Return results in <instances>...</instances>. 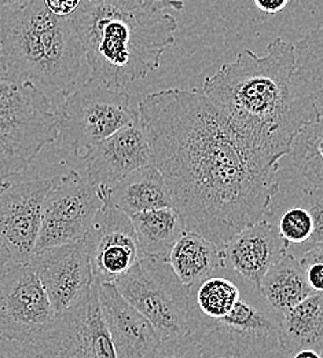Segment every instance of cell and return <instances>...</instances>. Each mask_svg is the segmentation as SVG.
Wrapping results in <instances>:
<instances>
[{
    "label": "cell",
    "mask_w": 323,
    "mask_h": 358,
    "mask_svg": "<svg viewBox=\"0 0 323 358\" xmlns=\"http://www.w3.org/2000/svg\"><path fill=\"white\" fill-rule=\"evenodd\" d=\"M138 110L153 164L187 230L223 250L271 211L279 166L252 153L202 90L150 92L142 96Z\"/></svg>",
    "instance_id": "6da1fadb"
},
{
    "label": "cell",
    "mask_w": 323,
    "mask_h": 358,
    "mask_svg": "<svg viewBox=\"0 0 323 358\" xmlns=\"http://www.w3.org/2000/svg\"><path fill=\"white\" fill-rule=\"evenodd\" d=\"M202 92L236 138L256 156L279 166L294 138L321 112L297 73L294 45L282 38L264 55L242 50L204 80Z\"/></svg>",
    "instance_id": "7a4b0ae2"
},
{
    "label": "cell",
    "mask_w": 323,
    "mask_h": 358,
    "mask_svg": "<svg viewBox=\"0 0 323 358\" xmlns=\"http://www.w3.org/2000/svg\"><path fill=\"white\" fill-rule=\"evenodd\" d=\"M70 20L90 79L112 89L147 78L176 42L175 17L147 0H83Z\"/></svg>",
    "instance_id": "3957f363"
},
{
    "label": "cell",
    "mask_w": 323,
    "mask_h": 358,
    "mask_svg": "<svg viewBox=\"0 0 323 358\" xmlns=\"http://www.w3.org/2000/svg\"><path fill=\"white\" fill-rule=\"evenodd\" d=\"M0 45L4 82L31 83L50 99H63L90 79L70 17H57L43 0L0 18Z\"/></svg>",
    "instance_id": "277c9868"
},
{
    "label": "cell",
    "mask_w": 323,
    "mask_h": 358,
    "mask_svg": "<svg viewBox=\"0 0 323 358\" xmlns=\"http://www.w3.org/2000/svg\"><path fill=\"white\" fill-rule=\"evenodd\" d=\"M57 136V110L43 91L0 82V183L21 174Z\"/></svg>",
    "instance_id": "5b68a950"
},
{
    "label": "cell",
    "mask_w": 323,
    "mask_h": 358,
    "mask_svg": "<svg viewBox=\"0 0 323 358\" xmlns=\"http://www.w3.org/2000/svg\"><path fill=\"white\" fill-rule=\"evenodd\" d=\"M55 110L57 142L79 159L103 139L139 120L138 108L126 90L112 89L93 79L66 95Z\"/></svg>",
    "instance_id": "8992f818"
},
{
    "label": "cell",
    "mask_w": 323,
    "mask_h": 358,
    "mask_svg": "<svg viewBox=\"0 0 323 358\" xmlns=\"http://www.w3.org/2000/svg\"><path fill=\"white\" fill-rule=\"evenodd\" d=\"M238 281L241 296L231 313L215 321L195 318L191 335L202 348L249 358H283L280 315L260 289Z\"/></svg>",
    "instance_id": "52a82bcc"
},
{
    "label": "cell",
    "mask_w": 323,
    "mask_h": 358,
    "mask_svg": "<svg viewBox=\"0 0 323 358\" xmlns=\"http://www.w3.org/2000/svg\"><path fill=\"white\" fill-rule=\"evenodd\" d=\"M114 285L151 322L164 342L193 332L191 291L181 282L167 259L143 257Z\"/></svg>",
    "instance_id": "ba28073f"
},
{
    "label": "cell",
    "mask_w": 323,
    "mask_h": 358,
    "mask_svg": "<svg viewBox=\"0 0 323 358\" xmlns=\"http://www.w3.org/2000/svg\"><path fill=\"white\" fill-rule=\"evenodd\" d=\"M109 190V186H95L75 170L57 177L45 200L33 254L84 240Z\"/></svg>",
    "instance_id": "9c48e42d"
},
{
    "label": "cell",
    "mask_w": 323,
    "mask_h": 358,
    "mask_svg": "<svg viewBox=\"0 0 323 358\" xmlns=\"http://www.w3.org/2000/svg\"><path fill=\"white\" fill-rule=\"evenodd\" d=\"M32 345L43 358H119L102 315L96 282L73 306L55 314Z\"/></svg>",
    "instance_id": "30bf717a"
},
{
    "label": "cell",
    "mask_w": 323,
    "mask_h": 358,
    "mask_svg": "<svg viewBox=\"0 0 323 358\" xmlns=\"http://www.w3.org/2000/svg\"><path fill=\"white\" fill-rule=\"evenodd\" d=\"M55 317L38 274L11 265L0 274V338L33 343Z\"/></svg>",
    "instance_id": "8fae6325"
},
{
    "label": "cell",
    "mask_w": 323,
    "mask_h": 358,
    "mask_svg": "<svg viewBox=\"0 0 323 358\" xmlns=\"http://www.w3.org/2000/svg\"><path fill=\"white\" fill-rule=\"evenodd\" d=\"M55 178L0 183V240L17 265H28L38 243L43 206Z\"/></svg>",
    "instance_id": "7c38bea8"
},
{
    "label": "cell",
    "mask_w": 323,
    "mask_h": 358,
    "mask_svg": "<svg viewBox=\"0 0 323 358\" xmlns=\"http://www.w3.org/2000/svg\"><path fill=\"white\" fill-rule=\"evenodd\" d=\"M96 284H114L144 257L131 218L109 196L84 238Z\"/></svg>",
    "instance_id": "4fadbf2b"
},
{
    "label": "cell",
    "mask_w": 323,
    "mask_h": 358,
    "mask_svg": "<svg viewBox=\"0 0 323 358\" xmlns=\"http://www.w3.org/2000/svg\"><path fill=\"white\" fill-rule=\"evenodd\" d=\"M28 265L38 274L55 314L73 306L95 282L84 240L33 254Z\"/></svg>",
    "instance_id": "5bb4252c"
},
{
    "label": "cell",
    "mask_w": 323,
    "mask_h": 358,
    "mask_svg": "<svg viewBox=\"0 0 323 358\" xmlns=\"http://www.w3.org/2000/svg\"><path fill=\"white\" fill-rule=\"evenodd\" d=\"M82 160L86 164L89 182L109 187L140 169L151 166L153 153L140 117L95 145Z\"/></svg>",
    "instance_id": "9a60e30c"
},
{
    "label": "cell",
    "mask_w": 323,
    "mask_h": 358,
    "mask_svg": "<svg viewBox=\"0 0 323 358\" xmlns=\"http://www.w3.org/2000/svg\"><path fill=\"white\" fill-rule=\"evenodd\" d=\"M286 255L277 226L266 218L235 234L223 248L226 270L257 289L266 273Z\"/></svg>",
    "instance_id": "2e32d148"
},
{
    "label": "cell",
    "mask_w": 323,
    "mask_h": 358,
    "mask_svg": "<svg viewBox=\"0 0 323 358\" xmlns=\"http://www.w3.org/2000/svg\"><path fill=\"white\" fill-rule=\"evenodd\" d=\"M103 320L119 358H153L164 341L151 322L130 305L114 284H96Z\"/></svg>",
    "instance_id": "e0dca14e"
},
{
    "label": "cell",
    "mask_w": 323,
    "mask_h": 358,
    "mask_svg": "<svg viewBox=\"0 0 323 358\" xmlns=\"http://www.w3.org/2000/svg\"><path fill=\"white\" fill-rule=\"evenodd\" d=\"M110 200L128 217L150 210L175 207L171 190L154 164L143 167L110 186Z\"/></svg>",
    "instance_id": "ac0fdd59"
},
{
    "label": "cell",
    "mask_w": 323,
    "mask_h": 358,
    "mask_svg": "<svg viewBox=\"0 0 323 358\" xmlns=\"http://www.w3.org/2000/svg\"><path fill=\"white\" fill-rule=\"evenodd\" d=\"M167 262L188 289L225 268L223 250L190 230L174 245Z\"/></svg>",
    "instance_id": "d6986e66"
},
{
    "label": "cell",
    "mask_w": 323,
    "mask_h": 358,
    "mask_svg": "<svg viewBox=\"0 0 323 358\" xmlns=\"http://www.w3.org/2000/svg\"><path fill=\"white\" fill-rule=\"evenodd\" d=\"M130 218L144 257L167 259L174 245L187 231L183 217L175 207L150 210Z\"/></svg>",
    "instance_id": "ffe728a7"
},
{
    "label": "cell",
    "mask_w": 323,
    "mask_h": 358,
    "mask_svg": "<svg viewBox=\"0 0 323 358\" xmlns=\"http://www.w3.org/2000/svg\"><path fill=\"white\" fill-rule=\"evenodd\" d=\"M283 356L300 349L323 352V295H311L280 315Z\"/></svg>",
    "instance_id": "44dd1931"
},
{
    "label": "cell",
    "mask_w": 323,
    "mask_h": 358,
    "mask_svg": "<svg viewBox=\"0 0 323 358\" xmlns=\"http://www.w3.org/2000/svg\"><path fill=\"white\" fill-rule=\"evenodd\" d=\"M260 291L279 315L286 313L311 295H315L307 284L301 262L290 254L266 273L262 280Z\"/></svg>",
    "instance_id": "7402d4cb"
},
{
    "label": "cell",
    "mask_w": 323,
    "mask_h": 358,
    "mask_svg": "<svg viewBox=\"0 0 323 358\" xmlns=\"http://www.w3.org/2000/svg\"><path fill=\"white\" fill-rule=\"evenodd\" d=\"M190 291L193 325L195 318L215 321L226 317L241 296L239 281L226 268L201 281Z\"/></svg>",
    "instance_id": "603a6c76"
},
{
    "label": "cell",
    "mask_w": 323,
    "mask_h": 358,
    "mask_svg": "<svg viewBox=\"0 0 323 358\" xmlns=\"http://www.w3.org/2000/svg\"><path fill=\"white\" fill-rule=\"evenodd\" d=\"M289 155L296 171L310 187L323 192V108L320 116L294 138Z\"/></svg>",
    "instance_id": "cb8c5ba5"
},
{
    "label": "cell",
    "mask_w": 323,
    "mask_h": 358,
    "mask_svg": "<svg viewBox=\"0 0 323 358\" xmlns=\"http://www.w3.org/2000/svg\"><path fill=\"white\" fill-rule=\"evenodd\" d=\"M293 45L297 73L323 108V27L310 31Z\"/></svg>",
    "instance_id": "d4e9b609"
},
{
    "label": "cell",
    "mask_w": 323,
    "mask_h": 358,
    "mask_svg": "<svg viewBox=\"0 0 323 358\" xmlns=\"http://www.w3.org/2000/svg\"><path fill=\"white\" fill-rule=\"evenodd\" d=\"M269 221L277 226L287 254L299 259L304 254L314 231V222L310 211L301 204H296L282 211L277 220Z\"/></svg>",
    "instance_id": "484cf974"
},
{
    "label": "cell",
    "mask_w": 323,
    "mask_h": 358,
    "mask_svg": "<svg viewBox=\"0 0 323 358\" xmlns=\"http://www.w3.org/2000/svg\"><path fill=\"white\" fill-rule=\"evenodd\" d=\"M299 204H301L310 211L314 222V231L306 247V254L314 248L323 247V192L315 190L313 187L304 189Z\"/></svg>",
    "instance_id": "4316f807"
},
{
    "label": "cell",
    "mask_w": 323,
    "mask_h": 358,
    "mask_svg": "<svg viewBox=\"0 0 323 358\" xmlns=\"http://www.w3.org/2000/svg\"><path fill=\"white\" fill-rule=\"evenodd\" d=\"M153 358H202V348L194 335L164 342Z\"/></svg>",
    "instance_id": "83f0119b"
},
{
    "label": "cell",
    "mask_w": 323,
    "mask_h": 358,
    "mask_svg": "<svg viewBox=\"0 0 323 358\" xmlns=\"http://www.w3.org/2000/svg\"><path fill=\"white\" fill-rule=\"evenodd\" d=\"M301 262L304 271H306V278L307 284L311 288V291L315 295H323V262L318 259H313L308 257H301L299 258Z\"/></svg>",
    "instance_id": "f1b7e54d"
},
{
    "label": "cell",
    "mask_w": 323,
    "mask_h": 358,
    "mask_svg": "<svg viewBox=\"0 0 323 358\" xmlns=\"http://www.w3.org/2000/svg\"><path fill=\"white\" fill-rule=\"evenodd\" d=\"M0 358H43L32 343H22L0 338Z\"/></svg>",
    "instance_id": "f546056e"
},
{
    "label": "cell",
    "mask_w": 323,
    "mask_h": 358,
    "mask_svg": "<svg viewBox=\"0 0 323 358\" xmlns=\"http://www.w3.org/2000/svg\"><path fill=\"white\" fill-rule=\"evenodd\" d=\"M47 8L57 17L69 18L80 7L83 0H43Z\"/></svg>",
    "instance_id": "4dcf8cb0"
},
{
    "label": "cell",
    "mask_w": 323,
    "mask_h": 358,
    "mask_svg": "<svg viewBox=\"0 0 323 358\" xmlns=\"http://www.w3.org/2000/svg\"><path fill=\"white\" fill-rule=\"evenodd\" d=\"M256 7L266 14H278L289 4V0H253Z\"/></svg>",
    "instance_id": "1f68e13d"
},
{
    "label": "cell",
    "mask_w": 323,
    "mask_h": 358,
    "mask_svg": "<svg viewBox=\"0 0 323 358\" xmlns=\"http://www.w3.org/2000/svg\"><path fill=\"white\" fill-rule=\"evenodd\" d=\"M33 1L36 0H0V18L7 14H13L20 10H24Z\"/></svg>",
    "instance_id": "d6a6232c"
},
{
    "label": "cell",
    "mask_w": 323,
    "mask_h": 358,
    "mask_svg": "<svg viewBox=\"0 0 323 358\" xmlns=\"http://www.w3.org/2000/svg\"><path fill=\"white\" fill-rule=\"evenodd\" d=\"M202 348V346H201ZM202 358H249L236 353H232L229 350H222V349H208L202 348Z\"/></svg>",
    "instance_id": "836d02e7"
},
{
    "label": "cell",
    "mask_w": 323,
    "mask_h": 358,
    "mask_svg": "<svg viewBox=\"0 0 323 358\" xmlns=\"http://www.w3.org/2000/svg\"><path fill=\"white\" fill-rule=\"evenodd\" d=\"M283 358H323V352L315 349H300L285 355Z\"/></svg>",
    "instance_id": "e575fe53"
},
{
    "label": "cell",
    "mask_w": 323,
    "mask_h": 358,
    "mask_svg": "<svg viewBox=\"0 0 323 358\" xmlns=\"http://www.w3.org/2000/svg\"><path fill=\"white\" fill-rule=\"evenodd\" d=\"M147 1L158 10H164L168 6L174 7L175 10H182L183 8V3L179 1V0H147Z\"/></svg>",
    "instance_id": "d590c367"
},
{
    "label": "cell",
    "mask_w": 323,
    "mask_h": 358,
    "mask_svg": "<svg viewBox=\"0 0 323 358\" xmlns=\"http://www.w3.org/2000/svg\"><path fill=\"white\" fill-rule=\"evenodd\" d=\"M11 265H14V262L11 261V257L8 254V251L6 250L3 241L0 240V274L7 268H10Z\"/></svg>",
    "instance_id": "8d00e7d4"
},
{
    "label": "cell",
    "mask_w": 323,
    "mask_h": 358,
    "mask_svg": "<svg viewBox=\"0 0 323 358\" xmlns=\"http://www.w3.org/2000/svg\"><path fill=\"white\" fill-rule=\"evenodd\" d=\"M303 257H308V258H313V259H318V261H322L323 262V247L320 248H314L308 252H306ZM301 258V257H300Z\"/></svg>",
    "instance_id": "74e56055"
},
{
    "label": "cell",
    "mask_w": 323,
    "mask_h": 358,
    "mask_svg": "<svg viewBox=\"0 0 323 358\" xmlns=\"http://www.w3.org/2000/svg\"><path fill=\"white\" fill-rule=\"evenodd\" d=\"M6 79V69H4V61H3V52L0 45V82H4Z\"/></svg>",
    "instance_id": "f35d334b"
}]
</instances>
